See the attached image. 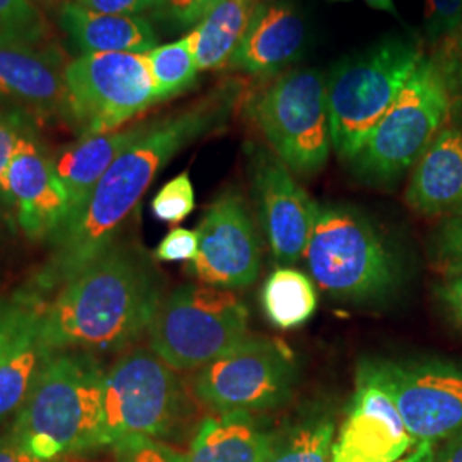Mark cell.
I'll return each mask as SVG.
<instances>
[{"label":"cell","instance_id":"4dcf8cb0","mask_svg":"<svg viewBox=\"0 0 462 462\" xmlns=\"http://www.w3.org/2000/svg\"><path fill=\"white\" fill-rule=\"evenodd\" d=\"M435 263L448 276L462 274V217H450L439 233Z\"/></svg>","mask_w":462,"mask_h":462},{"label":"cell","instance_id":"e0dca14e","mask_svg":"<svg viewBox=\"0 0 462 462\" xmlns=\"http://www.w3.org/2000/svg\"><path fill=\"white\" fill-rule=\"evenodd\" d=\"M303 42L305 23L297 9L284 0H264L226 67L252 76L273 74L297 57Z\"/></svg>","mask_w":462,"mask_h":462},{"label":"cell","instance_id":"5b68a950","mask_svg":"<svg viewBox=\"0 0 462 462\" xmlns=\"http://www.w3.org/2000/svg\"><path fill=\"white\" fill-rule=\"evenodd\" d=\"M450 110L442 64L423 57L394 105L347 162L356 179L372 185L397 182L444 129Z\"/></svg>","mask_w":462,"mask_h":462},{"label":"cell","instance_id":"30bf717a","mask_svg":"<svg viewBox=\"0 0 462 462\" xmlns=\"http://www.w3.org/2000/svg\"><path fill=\"white\" fill-rule=\"evenodd\" d=\"M297 382V360L284 341L248 336L199 368L192 393L216 414L254 413L286 404Z\"/></svg>","mask_w":462,"mask_h":462},{"label":"cell","instance_id":"9a60e30c","mask_svg":"<svg viewBox=\"0 0 462 462\" xmlns=\"http://www.w3.org/2000/svg\"><path fill=\"white\" fill-rule=\"evenodd\" d=\"M250 171L273 257L281 267L297 264L309 244L319 204L295 180L291 170L267 149H252Z\"/></svg>","mask_w":462,"mask_h":462},{"label":"cell","instance_id":"83f0119b","mask_svg":"<svg viewBox=\"0 0 462 462\" xmlns=\"http://www.w3.org/2000/svg\"><path fill=\"white\" fill-rule=\"evenodd\" d=\"M49 34V21L36 2L0 0V42L40 47Z\"/></svg>","mask_w":462,"mask_h":462},{"label":"cell","instance_id":"d6a6232c","mask_svg":"<svg viewBox=\"0 0 462 462\" xmlns=\"http://www.w3.org/2000/svg\"><path fill=\"white\" fill-rule=\"evenodd\" d=\"M47 303L38 301L32 297H26L17 291L13 297V309L0 326V360L2 356L11 349V346L16 343L19 334L26 328L30 319L33 317L36 310L45 307Z\"/></svg>","mask_w":462,"mask_h":462},{"label":"cell","instance_id":"7402d4cb","mask_svg":"<svg viewBox=\"0 0 462 462\" xmlns=\"http://www.w3.org/2000/svg\"><path fill=\"white\" fill-rule=\"evenodd\" d=\"M273 439L250 413L208 416L194 435L187 462H265Z\"/></svg>","mask_w":462,"mask_h":462},{"label":"cell","instance_id":"836d02e7","mask_svg":"<svg viewBox=\"0 0 462 462\" xmlns=\"http://www.w3.org/2000/svg\"><path fill=\"white\" fill-rule=\"evenodd\" d=\"M425 16L431 40L448 36L462 26V0H427Z\"/></svg>","mask_w":462,"mask_h":462},{"label":"cell","instance_id":"60d3db41","mask_svg":"<svg viewBox=\"0 0 462 462\" xmlns=\"http://www.w3.org/2000/svg\"><path fill=\"white\" fill-rule=\"evenodd\" d=\"M433 462H462V430L446 439Z\"/></svg>","mask_w":462,"mask_h":462},{"label":"cell","instance_id":"484cf974","mask_svg":"<svg viewBox=\"0 0 462 462\" xmlns=\"http://www.w3.org/2000/svg\"><path fill=\"white\" fill-rule=\"evenodd\" d=\"M336 425L329 416L312 414L273 439L265 462H330Z\"/></svg>","mask_w":462,"mask_h":462},{"label":"cell","instance_id":"2e32d148","mask_svg":"<svg viewBox=\"0 0 462 462\" xmlns=\"http://www.w3.org/2000/svg\"><path fill=\"white\" fill-rule=\"evenodd\" d=\"M0 200L13 206L28 238L50 240L67 216V194L50 156L32 131L17 144L0 180Z\"/></svg>","mask_w":462,"mask_h":462},{"label":"cell","instance_id":"7bdbcfd3","mask_svg":"<svg viewBox=\"0 0 462 462\" xmlns=\"http://www.w3.org/2000/svg\"><path fill=\"white\" fill-rule=\"evenodd\" d=\"M364 2L372 9H377V11H383V13H389L393 16H397L394 0H364Z\"/></svg>","mask_w":462,"mask_h":462},{"label":"cell","instance_id":"1f68e13d","mask_svg":"<svg viewBox=\"0 0 462 462\" xmlns=\"http://www.w3.org/2000/svg\"><path fill=\"white\" fill-rule=\"evenodd\" d=\"M217 2L219 0H163L156 14L173 30H189L198 26Z\"/></svg>","mask_w":462,"mask_h":462},{"label":"cell","instance_id":"ac0fdd59","mask_svg":"<svg viewBox=\"0 0 462 462\" xmlns=\"http://www.w3.org/2000/svg\"><path fill=\"white\" fill-rule=\"evenodd\" d=\"M0 97L42 116L64 112V69L55 51L0 42Z\"/></svg>","mask_w":462,"mask_h":462},{"label":"cell","instance_id":"4fadbf2b","mask_svg":"<svg viewBox=\"0 0 462 462\" xmlns=\"http://www.w3.org/2000/svg\"><path fill=\"white\" fill-rule=\"evenodd\" d=\"M199 250L187 271L202 284L245 288L259 278L261 245L247 202L236 190L216 199L198 226Z\"/></svg>","mask_w":462,"mask_h":462},{"label":"cell","instance_id":"603a6c76","mask_svg":"<svg viewBox=\"0 0 462 462\" xmlns=\"http://www.w3.org/2000/svg\"><path fill=\"white\" fill-rule=\"evenodd\" d=\"M43 310L45 307L34 312L16 343L0 360V421L19 410L34 380L55 355L40 336Z\"/></svg>","mask_w":462,"mask_h":462},{"label":"cell","instance_id":"8fae6325","mask_svg":"<svg viewBox=\"0 0 462 462\" xmlns=\"http://www.w3.org/2000/svg\"><path fill=\"white\" fill-rule=\"evenodd\" d=\"M252 114L273 152L298 175H315L329 160L328 83L315 70H290L257 97Z\"/></svg>","mask_w":462,"mask_h":462},{"label":"cell","instance_id":"52a82bcc","mask_svg":"<svg viewBox=\"0 0 462 462\" xmlns=\"http://www.w3.org/2000/svg\"><path fill=\"white\" fill-rule=\"evenodd\" d=\"M149 347L177 372L199 370L248 337V310L225 288L185 284L162 300Z\"/></svg>","mask_w":462,"mask_h":462},{"label":"cell","instance_id":"277c9868","mask_svg":"<svg viewBox=\"0 0 462 462\" xmlns=\"http://www.w3.org/2000/svg\"><path fill=\"white\" fill-rule=\"evenodd\" d=\"M312 280L334 298L366 303L396 290L399 263L365 216L339 206H319L303 254Z\"/></svg>","mask_w":462,"mask_h":462},{"label":"cell","instance_id":"4316f807","mask_svg":"<svg viewBox=\"0 0 462 462\" xmlns=\"http://www.w3.org/2000/svg\"><path fill=\"white\" fill-rule=\"evenodd\" d=\"M146 57L162 101L180 95L198 78L196 42L192 32L173 43L151 50Z\"/></svg>","mask_w":462,"mask_h":462},{"label":"cell","instance_id":"e575fe53","mask_svg":"<svg viewBox=\"0 0 462 462\" xmlns=\"http://www.w3.org/2000/svg\"><path fill=\"white\" fill-rule=\"evenodd\" d=\"M198 250V231L173 228L156 247L154 257L162 263H192Z\"/></svg>","mask_w":462,"mask_h":462},{"label":"cell","instance_id":"d6986e66","mask_svg":"<svg viewBox=\"0 0 462 462\" xmlns=\"http://www.w3.org/2000/svg\"><path fill=\"white\" fill-rule=\"evenodd\" d=\"M406 202L425 216L462 217V131L444 127L414 165Z\"/></svg>","mask_w":462,"mask_h":462},{"label":"cell","instance_id":"7c38bea8","mask_svg":"<svg viewBox=\"0 0 462 462\" xmlns=\"http://www.w3.org/2000/svg\"><path fill=\"white\" fill-rule=\"evenodd\" d=\"M414 440L435 444L462 430V368L446 362H372Z\"/></svg>","mask_w":462,"mask_h":462},{"label":"cell","instance_id":"ab89813d","mask_svg":"<svg viewBox=\"0 0 462 462\" xmlns=\"http://www.w3.org/2000/svg\"><path fill=\"white\" fill-rule=\"evenodd\" d=\"M0 462H43L26 452L7 435L0 437Z\"/></svg>","mask_w":462,"mask_h":462},{"label":"cell","instance_id":"d4e9b609","mask_svg":"<svg viewBox=\"0 0 462 462\" xmlns=\"http://www.w3.org/2000/svg\"><path fill=\"white\" fill-rule=\"evenodd\" d=\"M263 309L269 322L282 330L297 329L314 317L319 297L314 281L293 267L273 271L261 293Z\"/></svg>","mask_w":462,"mask_h":462},{"label":"cell","instance_id":"3957f363","mask_svg":"<svg viewBox=\"0 0 462 462\" xmlns=\"http://www.w3.org/2000/svg\"><path fill=\"white\" fill-rule=\"evenodd\" d=\"M105 375L91 353H55L19 406L9 437L43 462L106 447Z\"/></svg>","mask_w":462,"mask_h":462},{"label":"cell","instance_id":"f6af8a7d","mask_svg":"<svg viewBox=\"0 0 462 462\" xmlns=\"http://www.w3.org/2000/svg\"><path fill=\"white\" fill-rule=\"evenodd\" d=\"M33 2H36L38 5H47V7H53V5H57V4H64V2H67V0H33Z\"/></svg>","mask_w":462,"mask_h":462},{"label":"cell","instance_id":"d590c367","mask_svg":"<svg viewBox=\"0 0 462 462\" xmlns=\"http://www.w3.org/2000/svg\"><path fill=\"white\" fill-rule=\"evenodd\" d=\"M32 129L21 112L0 108V180L13 154L16 152L17 144Z\"/></svg>","mask_w":462,"mask_h":462},{"label":"cell","instance_id":"9c48e42d","mask_svg":"<svg viewBox=\"0 0 462 462\" xmlns=\"http://www.w3.org/2000/svg\"><path fill=\"white\" fill-rule=\"evenodd\" d=\"M64 114L81 137L114 133L160 103L146 53L79 55L64 67Z\"/></svg>","mask_w":462,"mask_h":462},{"label":"cell","instance_id":"ba28073f","mask_svg":"<svg viewBox=\"0 0 462 462\" xmlns=\"http://www.w3.org/2000/svg\"><path fill=\"white\" fill-rule=\"evenodd\" d=\"M192 414L182 379L151 349L127 351L106 370L103 391L105 444L129 437L166 439Z\"/></svg>","mask_w":462,"mask_h":462},{"label":"cell","instance_id":"bcb514c9","mask_svg":"<svg viewBox=\"0 0 462 462\" xmlns=\"http://www.w3.org/2000/svg\"><path fill=\"white\" fill-rule=\"evenodd\" d=\"M330 2H351V0H330Z\"/></svg>","mask_w":462,"mask_h":462},{"label":"cell","instance_id":"7a4b0ae2","mask_svg":"<svg viewBox=\"0 0 462 462\" xmlns=\"http://www.w3.org/2000/svg\"><path fill=\"white\" fill-rule=\"evenodd\" d=\"M162 300L148 255L116 240L45 305L40 336L51 353L120 351L149 329Z\"/></svg>","mask_w":462,"mask_h":462},{"label":"cell","instance_id":"f35d334b","mask_svg":"<svg viewBox=\"0 0 462 462\" xmlns=\"http://www.w3.org/2000/svg\"><path fill=\"white\" fill-rule=\"evenodd\" d=\"M447 310L462 328V274L448 276V280L439 290Z\"/></svg>","mask_w":462,"mask_h":462},{"label":"cell","instance_id":"f546056e","mask_svg":"<svg viewBox=\"0 0 462 462\" xmlns=\"http://www.w3.org/2000/svg\"><path fill=\"white\" fill-rule=\"evenodd\" d=\"M116 462H187L175 448L149 437H129L114 446Z\"/></svg>","mask_w":462,"mask_h":462},{"label":"cell","instance_id":"74e56055","mask_svg":"<svg viewBox=\"0 0 462 462\" xmlns=\"http://www.w3.org/2000/svg\"><path fill=\"white\" fill-rule=\"evenodd\" d=\"M446 72L447 84L452 97V108L457 105L462 110V40H457L447 50L446 60L440 62Z\"/></svg>","mask_w":462,"mask_h":462},{"label":"cell","instance_id":"44dd1931","mask_svg":"<svg viewBox=\"0 0 462 462\" xmlns=\"http://www.w3.org/2000/svg\"><path fill=\"white\" fill-rule=\"evenodd\" d=\"M59 23L81 55L148 53L158 43L148 17L97 13L74 0L60 5Z\"/></svg>","mask_w":462,"mask_h":462},{"label":"cell","instance_id":"5bb4252c","mask_svg":"<svg viewBox=\"0 0 462 462\" xmlns=\"http://www.w3.org/2000/svg\"><path fill=\"white\" fill-rule=\"evenodd\" d=\"M416 446L372 362L360 365L356 389L334 439L330 462H396Z\"/></svg>","mask_w":462,"mask_h":462},{"label":"cell","instance_id":"ffe728a7","mask_svg":"<svg viewBox=\"0 0 462 462\" xmlns=\"http://www.w3.org/2000/svg\"><path fill=\"white\" fill-rule=\"evenodd\" d=\"M148 125L149 122H144L114 133L81 137L53 158L57 175L67 194L66 221L59 231L66 230L78 219L105 171L116 162L118 154L144 134Z\"/></svg>","mask_w":462,"mask_h":462},{"label":"cell","instance_id":"8992f818","mask_svg":"<svg viewBox=\"0 0 462 462\" xmlns=\"http://www.w3.org/2000/svg\"><path fill=\"white\" fill-rule=\"evenodd\" d=\"M425 55L413 42L387 40L337 67L328 81L332 148L349 162L389 112Z\"/></svg>","mask_w":462,"mask_h":462},{"label":"cell","instance_id":"cb8c5ba5","mask_svg":"<svg viewBox=\"0 0 462 462\" xmlns=\"http://www.w3.org/2000/svg\"><path fill=\"white\" fill-rule=\"evenodd\" d=\"M261 0H219L192 30L199 70L228 66Z\"/></svg>","mask_w":462,"mask_h":462},{"label":"cell","instance_id":"f1b7e54d","mask_svg":"<svg viewBox=\"0 0 462 462\" xmlns=\"http://www.w3.org/2000/svg\"><path fill=\"white\" fill-rule=\"evenodd\" d=\"M196 208V192L189 177V171H182L175 179L165 183L152 199V215L168 225L182 223Z\"/></svg>","mask_w":462,"mask_h":462},{"label":"cell","instance_id":"8d00e7d4","mask_svg":"<svg viewBox=\"0 0 462 462\" xmlns=\"http://www.w3.org/2000/svg\"><path fill=\"white\" fill-rule=\"evenodd\" d=\"M79 5L105 14L122 16H141L148 11H158L163 0H74Z\"/></svg>","mask_w":462,"mask_h":462},{"label":"cell","instance_id":"6da1fadb","mask_svg":"<svg viewBox=\"0 0 462 462\" xmlns=\"http://www.w3.org/2000/svg\"><path fill=\"white\" fill-rule=\"evenodd\" d=\"M238 99V86L226 84L190 106L149 122L144 134L118 154L88 199L81 215L50 238L51 254L24 290L45 300L76 278L116 242L122 223L133 213L149 185L185 146L219 129Z\"/></svg>","mask_w":462,"mask_h":462},{"label":"cell","instance_id":"ee69618b","mask_svg":"<svg viewBox=\"0 0 462 462\" xmlns=\"http://www.w3.org/2000/svg\"><path fill=\"white\" fill-rule=\"evenodd\" d=\"M11 309H13V300H0V326L7 319Z\"/></svg>","mask_w":462,"mask_h":462},{"label":"cell","instance_id":"b9f144b4","mask_svg":"<svg viewBox=\"0 0 462 462\" xmlns=\"http://www.w3.org/2000/svg\"><path fill=\"white\" fill-rule=\"evenodd\" d=\"M433 446L435 444H430V442H420L410 454H406L396 462H433L435 461Z\"/></svg>","mask_w":462,"mask_h":462}]
</instances>
